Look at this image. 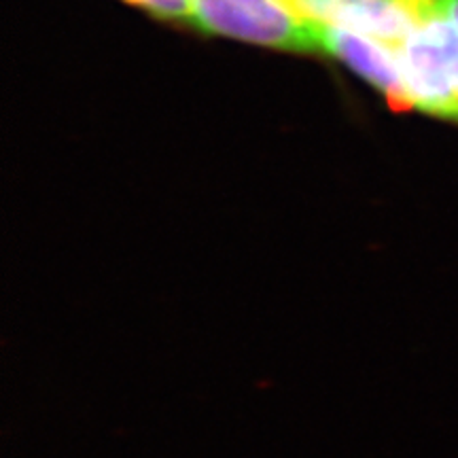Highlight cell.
I'll use <instances>...</instances> for the list:
<instances>
[{
    "mask_svg": "<svg viewBox=\"0 0 458 458\" xmlns=\"http://www.w3.org/2000/svg\"><path fill=\"white\" fill-rule=\"evenodd\" d=\"M418 24L394 47L405 111L458 128V26L431 0Z\"/></svg>",
    "mask_w": 458,
    "mask_h": 458,
    "instance_id": "obj_1",
    "label": "cell"
},
{
    "mask_svg": "<svg viewBox=\"0 0 458 458\" xmlns=\"http://www.w3.org/2000/svg\"><path fill=\"white\" fill-rule=\"evenodd\" d=\"M189 26L204 34L284 54H320L318 24L289 0H189Z\"/></svg>",
    "mask_w": 458,
    "mask_h": 458,
    "instance_id": "obj_2",
    "label": "cell"
},
{
    "mask_svg": "<svg viewBox=\"0 0 458 458\" xmlns=\"http://www.w3.org/2000/svg\"><path fill=\"white\" fill-rule=\"evenodd\" d=\"M314 24L344 28L399 47L425 13V0H289Z\"/></svg>",
    "mask_w": 458,
    "mask_h": 458,
    "instance_id": "obj_3",
    "label": "cell"
},
{
    "mask_svg": "<svg viewBox=\"0 0 458 458\" xmlns=\"http://www.w3.org/2000/svg\"><path fill=\"white\" fill-rule=\"evenodd\" d=\"M318 43L320 54L334 57L359 74L388 102L393 111L405 113L403 81L393 47L363 34L323 24H318Z\"/></svg>",
    "mask_w": 458,
    "mask_h": 458,
    "instance_id": "obj_4",
    "label": "cell"
},
{
    "mask_svg": "<svg viewBox=\"0 0 458 458\" xmlns=\"http://www.w3.org/2000/svg\"><path fill=\"white\" fill-rule=\"evenodd\" d=\"M123 3L145 11L156 20L172 21V24H189L191 20L189 0H123Z\"/></svg>",
    "mask_w": 458,
    "mask_h": 458,
    "instance_id": "obj_5",
    "label": "cell"
},
{
    "mask_svg": "<svg viewBox=\"0 0 458 458\" xmlns=\"http://www.w3.org/2000/svg\"><path fill=\"white\" fill-rule=\"evenodd\" d=\"M431 3L458 26V0H431Z\"/></svg>",
    "mask_w": 458,
    "mask_h": 458,
    "instance_id": "obj_6",
    "label": "cell"
}]
</instances>
